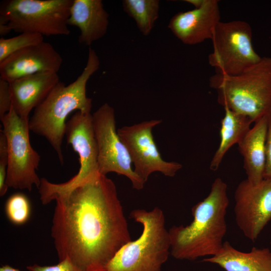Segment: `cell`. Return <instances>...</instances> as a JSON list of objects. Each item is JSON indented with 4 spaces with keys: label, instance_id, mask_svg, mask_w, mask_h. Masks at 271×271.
I'll return each mask as SVG.
<instances>
[{
    "label": "cell",
    "instance_id": "14",
    "mask_svg": "<svg viewBox=\"0 0 271 271\" xmlns=\"http://www.w3.org/2000/svg\"><path fill=\"white\" fill-rule=\"evenodd\" d=\"M220 22L218 1L204 0L199 8L176 14L170 19L168 27L184 44L195 45L211 39Z\"/></svg>",
    "mask_w": 271,
    "mask_h": 271
},
{
    "label": "cell",
    "instance_id": "21",
    "mask_svg": "<svg viewBox=\"0 0 271 271\" xmlns=\"http://www.w3.org/2000/svg\"><path fill=\"white\" fill-rule=\"evenodd\" d=\"M5 212L7 218L13 224L21 225L26 223L31 213L29 198L22 193L12 194L6 202Z\"/></svg>",
    "mask_w": 271,
    "mask_h": 271
},
{
    "label": "cell",
    "instance_id": "10",
    "mask_svg": "<svg viewBox=\"0 0 271 271\" xmlns=\"http://www.w3.org/2000/svg\"><path fill=\"white\" fill-rule=\"evenodd\" d=\"M92 120L99 173L106 176L114 172L124 176L134 189H143L145 182L134 171L128 152L116 129L114 109L107 103H104L92 114Z\"/></svg>",
    "mask_w": 271,
    "mask_h": 271
},
{
    "label": "cell",
    "instance_id": "12",
    "mask_svg": "<svg viewBox=\"0 0 271 271\" xmlns=\"http://www.w3.org/2000/svg\"><path fill=\"white\" fill-rule=\"evenodd\" d=\"M234 200L237 225L254 241L271 219V180L263 179L256 184L242 180L235 189Z\"/></svg>",
    "mask_w": 271,
    "mask_h": 271
},
{
    "label": "cell",
    "instance_id": "28",
    "mask_svg": "<svg viewBox=\"0 0 271 271\" xmlns=\"http://www.w3.org/2000/svg\"><path fill=\"white\" fill-rule=\"evenodd\" d=\"M195 7V9L201 7L204 3V0H186L185 1Z\"/></svg>",
    "mask_w": 271,
    "mask_h": 271
},
{
    "label": "cell",
    "instance_id": "3",
    "mask_svg": "<svg viewBox=\"0 0 271 271\" xmlns=\"http://www.w3.org/2000/svg\"><path fill=\"white\" fill-rule=\"evenodd\" d=\"M99 66V58L90 47L87 63L81 74L68 85L60 81L29 118L30 131L46 139L62 165L64 163L62 145L66 119L75 110L91 113L92 99L86 95V85Z\"/></svg>",
    "mask_w": 271,
    "mask_h": 271
},
{
    "label": "cell",
    "instance_id": "17",
    "mask_svg": "<svg viewBox=\"0 0 271 271\" xmlns=\"http://www.w3.org/2000/svg\"><path fill=\"white\" fill-rule=\"evenodd\" d=\"M268 114L254 122L253 127L238 143L239 151L243 159L246 179L253 184L263 179Z\"/></svg>",
    "mask_w": 271,
    "mask_h": 271
},
{
    "label": "cell",
    "instance_id": "9",
    "mask_svg": "<svg viewBox=\"0 0 271 271\" xmlns=\"http://www.w3.org/2000/svg\"><path fill=\"white\" fill-rule=\"evenodd\" d=\"M1 120L8 145L7 186L29 191L34 185L38 188L41 179L36 170L40 156L30 143L29 120L21 117L12 107Z\"/></svg>",
    "mask_w": 271,
    "mask_h": 271
},
{
    "label": "cell",
    "instance_id": "8",
    "mask_svg": "<svg viewBox=\"0 0 271 271\" xmlns=\"http://www.w3.org/2000/svg\"><path fill=\"white\" fill-rule=\"evenodd\" d=\"M252 34L250 26L245 21H220L217 25L211 39L213 51L208 56L216 73L237 75L261 60L253 47Z\"/></svg>",
    "mask_w": 271,
    "mask_h": 271
},
{
    "label": "cell",
    "instance_id": "2",
    "mask_svg": "<svg viewBox=\"0 0 271 271\" xmlns=\"http://www.w3.org/2000/svg\"><path fill=\"white\" fill-rule=\"evenodd\" d=\"M227 188L221 178H216L207 196L192 208L191 223L170 228V254L173 257L194 260L219 252L227 231Z\"/></svg>",
    "mask_w": 271,
    "mask_h": 271
},
{
    "label": "cell",
    "instance_id": "5",
    "mask_svg": "<svg viewBox=\"0 0 271 271\" xmlns=\"http://www.w3.org/2000/svg\"><path fill=\"white\" fill-rule=\"evenodd\" d=\"M224 108L249 117L255 122L271 111V57H263L235 76L216 73L209 79Z\"/></svg>",
    "mask_w": 271,
    "mask_h": 271
},
{
    "label": "cell",
    "instance_id": "24",
    "mask_svg": "<svg viewBox=\"0 0 271 271\" xmlns=\"http://www.w3.org/2000/svg\"><path fill=\"white\" fill-rule=\"evenodd\" d=\"M12 107L9 83L0 78V119Z\"/></svg>",
    "mask_w": 271,
    "mask_h": 271
},
{
    "label": "cell",
    "instance_id": "13",
    "mask_svg": "<svg viewBox=\"0 0 271 271\" xmlns=\"http://www.w3.org/2000/svg\"><path fill=\"white\" fill-rule=\"evenodd\" d=\"M62 62L54 47L44 41L22 49L0 62V78L10 83L37 73H58Z\"/></svg>",
    "mask_w": 271,
    "mask_h": 271
},
{
    "label": "cell",
    "instance_id": "20",
    "mask_svg": "<svg viewBox=\"0 0 271 271\" xmlns=\"http://www.w3.org/2000/svg\"><path fill=\"white\" fill-rule=\"evenodd\" d=\"M124 11L135 21L139 31L143 35L151 32L157 20L160 9L159 0H123Z\"/></svg>",
    "mask_w": 271,
    "mask_h": 271
},
{
    "label": "cell",
    "instance_id": "22",
    "mask_svg": "<svg viewBox=\"0 0 271 271\" xmlns=\"http://www.w3.org/2000/svg\"><path fill=\"white\" fill-rule=\"evenodd\" d=\"M43 42V36L33 33H22L10 38L2 37L0 39V62L22 49Z\"/></svg>",
    "mask_w": 271,
    "mask_h": 271
},
{
    "label": "cell",
    "instance_id": "23",
    "mask_svg": "<svg viewBox=\"0 0 271 271\" xmlns=\"http://www.w3.org/2000/svg\"><path fill=\"white\" fill-rule=\"evenodd\" d=\"M8 150L7 141L3 130L0 132V196H4L9 188L7 185Z\"/></svg>",
    "mask_w": 271,
    "mask_h": 271
},
{
    "label": "cell",
    "instance_id": "1",
    "mask_svg": "<svg viewBox=\"0 0 271 271\" xmlns=\"http://www.w3.org/2000/svg\"><path fill=\"white\" fill-rule=\"evenodd\" d=\"M56 202L51 235L59 261L68 259L82 271H106L131 240L114 183L99 174Z\"/></svg>",
    "mask_w": 271,
    "mask_h": 271
},
{
    "label": "cell",
    "instance_id": "19",
    "mask_svg": "<svg viewBox=\"0 0 271 271\" xmlns=\"http://www.w3.org/2000/svg\"><path fill=\"white\" fill-rule=\"evenodd\" d=\"M225 114L221 120L220 141L212 158L210 169L216 171L227 152L237 144L250 128L253 121L247 116L225 108Z\"/></svg>",
    "mask_w": 271,
    "mask_h": 271
},
{
    "label": "cell",
    "instance_id": "18",
    "mask_svg": "<svg viewBox=\"0 0 271 271\" xmlns=\"http://www.w3.org/2000/svg\"><path fill=\"white\" fill-rule=\"evenodd\" d=\"M202 261L217 264L225 271H271V251L253 247L249 252H242L226 241L217 254Z\"/></svg>",
    "mask_w": 271,
    "mask_h": 271
},
{
    "label": "cell",
    "instance_id": "4",
    "mask_svg": "<svg viewBox=\"0 0 271 271\" xmlns=\"http://www.w3.org/2000/svg\"><path fill=\"white\" fill-rule=\"evenodd\" d=\"M129 217L142 226V233L117 251L106 271H161L171 249L163 211L157 207L150 211L136 209Z\"/></svg>",
    "mask_w": 271,
    "mask_h": 271
},
{
    "label": "cell",
    "instance_id": "11",
    "mask_svg": "<svg viewBox=\"0 0 271 271\" xmlns=\"http://www.w3.org/2000/svg\"><path fill=\"white\" fill-rule=\"evenodd\" d=\"M161 122V119H153L117 130L128 152L134 171L145 183L154 172L173 177L182 167L181 164L167 162L161 157L152 133L153 128Z\"/></svg>",
    "mask_w": 271,
    "mask_h": 271
},
{
    "label": "cell",
    "instance_id": "26",
    "mask_svg": "<svg viewBox=\"0 0 271 271\" xmlns=\"http://www.w3.org/2000/svg\"><path fill=\"white\" fill-rule=\"evenodd\" d=\"M263 179L271 180V111L268 114L267 129L265 141V163Z\"/></svg>",
    "mask_w": 271,
    "mask_h": 271
},
{
    "label": "cell",
    "instance_id": "29",
    "mask_svg": "<svg viewBox=\"0 0 271 271\" xmlns=\"http://www.w3.org/2000/svg\"><path fill=\"white\" fill-rule=\"evenodd\" d=\"M0 271H20L9 264H5L0 267Z\"/></svg>",
    "mask_w": 271,
    "mask_h": 271
},
{
    "label": "cell",
    "instance_id": "7",
    "mask_svg": "<svg viewBox=\"0 0 271 271\" xmlns=\"http://www.w3.org/2000/svg\"><path fill=\"white\" fill-rule=\"evenodd\" d=\"M73 0H7L1 3L0 18L11 30L42 36L68 35L67 23Z\"/></svg>",
    "mask_w": 271,
    "mask_h": 271
},
{
    "label": "cell",
    "instance_id": "27",
    "mask_svg": "<svg viewBox=\"0 0 271 271\" xmlns=\"http://www.w3.org/2000/svg\"><path fill=\"white\" fill-rule=\"evenodd\" d=\"M12 30L8 26V23L0 18V35L2 36L9 34Z\"/></svg>",
    "mask_w": 271,
    "mask_h": 271
},
{
    "label": "cell",
    "instance_id": "25",
    "mask_svg": "<svg viewBox=\"0 0 271 271\" xmlns=\"http://www.w3.org/2000/svg\"><path fill=\"white\" fill-rule=\"evenodd\" d=\"M29 271H82L68 259L60 261L57 264L50 266H41L37 264L28 265Z\"/></svg>",
    "mask_w": 271,
    "mask_h": 271
},
{
    "label": "cell",
    "instance_id": "16",
    "mask_svg": "<svg viewBox=\"0 0 271 271\" xmlns=\"http://www.w3.org/2000/svg\"><path fill=\"white\" fill-rule=\"evenodd\" d=\"M67 23L79 29V43L90 46L106 34L109 15L101 0H73Z\"/></svg>",
    "mask_w": 271,
    "mask_h": 271
},
{
    "label": "cell",
    "instance_id": "15",
    "mask_svg": "<svg viewBox=\"0 0 271 271\" xmlns=\"http://www.w3.org/2000/svg\"><path fill=\"white\" fill-rule=\"evenodd\" d=\"M60 81L58 73L39 72L9 83L12 108L21 117L29 120V114L48 96Z\"/></svg>",
    "mask_w": 271,
    "mask_h": 271
},
{
    "label": "cell",
    "instance_id": "6",
    "mask_svg": "<svg viewBox=\"0 0 271 271\" xmlns=\"http://www.w3.org/2000/svg\"><path fill=\"white\" fill-rule=\"evenodd\" d=\"M65 136L67 144L78 155L80 167L77 174L64 183H53L41 178L38 190L43 205L64 198L76 187L100 174L92 114L77 111L67 121Z\"/></svg>",
    "mask_w": 271,
    "mask_h": 271
}]
</instances>
